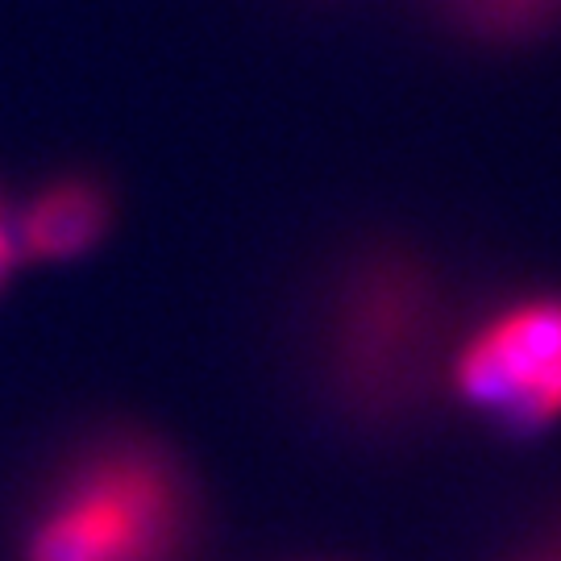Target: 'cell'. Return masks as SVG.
Masks as SVG:
<instances>
[{"label":"cell","instance_id":"2","mask_svg":"<svg viewBox=\"0 0 561 561\" xmlns=\"http://www.w3.org/2000/svg\"><path fill=\"white\" fill-rule=\"evenodd\" d=\"M454 387L466 403L512 428H545L561 416V300H520L458 350Z\"/></svg>","mask_w":561,"mask_h":561},{"label":"cell","instance_id":"4","mask_svg":"<svg viewBox=\"0 0 561 561\" xmlns=\"http://www.w3.org/2000/svg\"><path fill=\"white\" fill-rule=\"evenodd\" d=\"M454 18L482 38H528L561 18V0H445Z\"/></svg>","mask_w":561,"mask_h":561},{"label":"cell","instance_id":"3","mask_svg":"<svg viewBox=\"0 0 561 561\" xmlns=\"http://www.w3.org/2000/svg\"><path fill=\"white\" fill-rule=\"evenodd\" d=\"M108 196L92 180H59L38 192L18 225V254L34 262H71L108 233Z\"/></svg>","mask_w":561,"mask_h":561},{"label":"cell","instance_id":"5","mask_svg":"<svg viewBox=\"0 0 561 561\" xmlns=\"http://www.w3.org/2000/svg\"><path fill=\"white\" fill-rule=\"evenodd\" d=\"M18 259H21V254H18V238H13V233L0 225V287L9 283V275H13Z\"/></svg>","mask_w":561,"mask_h":561},{"label":"cell","instance_id":"1","mask_svg":"<svg viewBox=\"0 0 561 561\" xmlns=\"http://www.w3.org/2000/svg\"><path fill=\"white\" fill-rule=\"evenodd\" d=\"M187 528L175 470L141 445L88 461L38 524L30 561H171Z\"/></svg>","mask_w":561,"mask_h":561}]
</instances>
